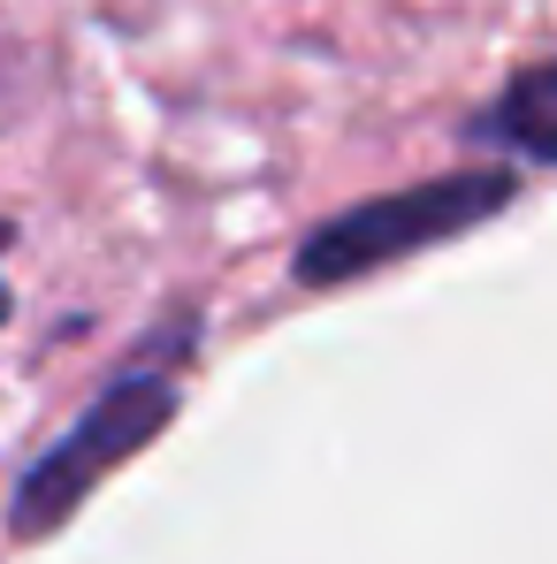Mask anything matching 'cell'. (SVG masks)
<instances>
[{
    "label": "cell",
    "instance_id": "7a4b0ae2",
    "mask_svg": "<svg viewBox=\"0 0 557 564\" xmlns=\"http://www.w3.org/2000/svg\"><path fill=\"white\" fill-rule=\"evenodd\" d=\"M169 420H176V381H169V375L115 381L93 412H85V420H77V427L39 458V466L23 473V488H15V503H8V527H15L23 542L54 534V527L93 496L99 480L122 466V458H138Z\"/></svg>",
    "mask_w": 557,
    "mask_h": 564
},
{
    "label": "cell",
    "instance_id": "6da1fadb",
    "mask_svg": "<svg viewBox=\"0 0 557 564\" xmlns=\"http://www.w3.org/2000/svg\"><path fill=\"white\" fill-rule=\"evenodd\" d=\"M512 176L504 169H465V176H436L420 191H389L374 206H352L336 221H321L306 245H298V282H352V275H374L389 260H413L443 237H459L473 221L504 214L512 206Z\"/></svg>",
    "mask_w": 557,
    "mask_h": 564
},
{
    "label": "cell",
    "instance_id": "277c9868",
    "mask_svg": "<svg viewBox=\"0 0 557 564\" xmlns=\"http://www.w3.org/2000/svg\"><path fill=\"white\" fill-rule=\"evenodd\" d=\"M0 245H8V221H0ZM0 321H8V290H0Z\"/></svg>",
    "mask_w": 557,
    "mask_h": 564
},
{
    "label": "cell",
    "instance_id": "3957f363",
    "mask_svg": "<svg viewBox=\"0 0 557 564\" xmlns=\"http://www.w3.org/2000/svg\"><path fill=\"white\" fill-rule=\"evenodd\" d=\"M489 138L519 145L527 161H557V62L543 69H519L504 99L489 107Z\"/></svg>",
    "mask_w": 557,
    "mask_h": 564
}]
</instances>
